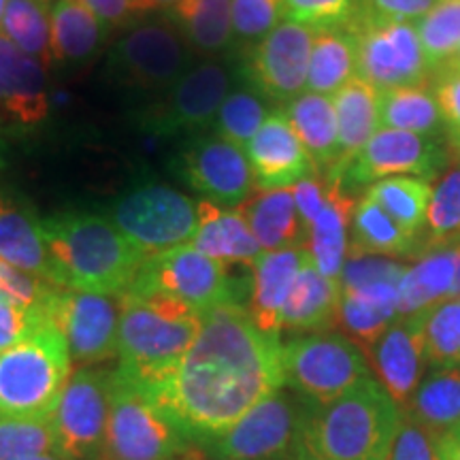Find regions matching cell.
Masks as SVG:
<instances>
[{
  "instance_id": "cell-1",
  "label": "cell",
  "mask_w": 460,
  "mask_h": 460,
  "mask_svg": "<svg viewBox=\"0 0 460 460\" xmlns=\"http://www.w3.org/2000/svg\"><path fill=\"white\" fill-rule=\"evenodd\" d=\"M281 345L279 335L258 329L245 305H217L203 314L197 341L177 369L143 390L199 446L284 386Z\"/></svg>"
},
{
  "instance_id": "cell-2",
  "label": "cell",
  "mask_w": 460,
  "mask_h": 460,
  "mask_svg": "<svg viewBox=\"0 0 460 460\" xmlns=\"http://www.w3.org/2000/svg\"><path fill=\"white\" fill-rule=\"evenodd\" d=\"M41 226L56 288L119 298L130 290L146 262L109 217L62 211L45 217Z\"/></svg>"
},
{
  "instance_id": "cell-3",
  "label": "cell",
  "mask_w": 460,
  "mask_h": 460,
  "mask_svg": "<svg viewBox=\"0 0 460 460\" xmlns=\"http://www.w3.org/2000/svg\"><path fill=\"white\" fill-rule=\"evenodd\" d=\"M405 411L376 377L314 405L298 447L320 460H388Z\"/></svg>"
},
{
  "instance_id": "cell-4",
  "label": "cell",
  "mask_w": 460,
  "mask_h": 460,
  "mask_svg": "<svg viewBox=\"0 0 460 460\" xmlns=\"http://www.w3.org/2000/svg\"><path fill=\"white\" fill-rule=\"evenodd\" d=\"M200 326L203 315L188 305L154 292H126L119 296L118 369L141 388H154L177 369Z\"/></svg>"
},
{
  "instance_id": "cell-5",
  "label": "cell",
  "mask_w": 460,
  "mask_h": 460,
  "mask_svg": "<svg viewBox=\"0 0 460 460\" xmlns=\"http://www.w3.org/2000/svg\"><path fill=\"white\" fill-rule=\"evenodd\" d=\"M71 377V354L49 318L0 352V416L49 418Z\"/></svg>"
},
{
  "instance_id": "cell-6",
  "label": "cell",
  "mask_w": 460,
  "mask_h": 460,
  "mask_svg": "<svg viewBox=\"0 0 460 460\" xmlns=\"http://www.w3.org/2000/svg\"><path fill=\"white\" fill-rule=\"evenodd\" d=\"M105 460H207L139 384L111 371Z\"/></svg>"
},
{
  "instance_id": "cell-7",
  "label": "cell",
  "mask_w": 460,
  "mask_h": 460,
  "mask_svg": "<svg viewBox=\"0 0 460 460\" xmlns=\"http://www.w3.org/2000/svg\"><path fill=\"white\" fill-rule=\"evenodd\" d=\"M309 410L312 402L281 386L199 447L207 460H290L298 450Z\"/></svg>"
},
{
  "instance_id": "cell-8",
  "label": "cell",
  "mask_w": 460,
  "mask_h": 460,
  "mask_svg": "<svg viewBox=\"0 0 460 460\" xmlns=\"http://www.w3.org/2000/svg\"><path fill=\"white\" fill-rule=\"evenodd\" d=\"M281 360L288 386L314 405H326L373 377L365 352L343 332L292 337L281 345Z\"/></svg>"
},
{
  "instance_id": "cell-9",
  "label": "cell",
  "mask_w": 460,
  "mask_h": 460,
  "mask_svg": "<svg viewBox=\"0 0 460 460\" xmlns=\"http://www.w3.org/2000/svg\"><path fill=\"white\" fill-rule=\"evenodd\" d=\"M109 220L147 261L190 243L199 216L197 203L186 194L163 183H143L115 200Z\"/></svg>"
},
{
  "instance_id": "cell-10",
  "label": "cell",
  "mask_w": 460,
  "mask_h": 460,
  "mask_svg": "<svg viewBox=\"0 0 460 460\" xmlns=\"http://www.w3.org/2000/svg\"><path fill=\"white\" fill-rule=\"evenodd\" d=\"M348 31L356 43V77L376 90L424 85L430 79L411 22L388 20L362 9Z\"/></svg>"
},
{
  "instance_id": "cell-11",
  "label": "cell",
  "mask_w": 460,
  "mask_h": 460,
  "mask_svg": "<svg viewBox=\"0 0 460 460\" xmlns=\"http://www.w3.org/2000/svg\"><path fill=\"white\" fill-rule=\"evenodd\" d=\"M192 58L180 31L160 17L124 32L109 51L107 68L119 85L163 94L192 68Z\"/></svg>"
},
{
  "instance_id": "cell-12",
  "label": "cell",
  "mask_w": 460,
  "mask_h": 460,
  "mask_svg": "<svg viewBox=\"0 0 460 460\" xmlns=\"http://www.w3.org/2000/svg\"><path fill=\"white\" fill-rule=\"evenodd\" d=\"M111 371L77 369L49 416L54 454L62 460H105Z\"/></svg>"
},
{
  "instance_id": "cell-13",
  "label": "cell",
  "mask_w": 460,
  "mask_h": 460,
  "mask_svg": "<svg viewBox=\"0 0 460 460\" xmlns=\"http://www.w3.org/2000/svg\"><path fill=\"white\" fill-rule=\"evenodd\" d=\"M228 269L186 243L147 258L128 292L164 295L203 315L217 305L239 303Z\"/></svg>"
},
{
  "instance_id": "cell-14",
  "label": "cell",
  "mask_w": 460,
  "mask_h": 460,
  "mask_svg": "<svg viewBox=\"0 0 460 460\" xmlns=\"http://www.w3.org/2000/svg\"><path fill=\"white\" fill-rule=\"evenodd\" d=\"M230 85L233 77L220 60L194 65L141 113V128L160 137L211 128Z\"/></svg>"
},
{
  "instance_id": "cell-15",
  "label": "cell",
  "mask_w": 460,
  "mask_h": 460,
  "mask_svg": "<svg viewBox=\"0 0 460 460\" xmlns=\"http://www.w3.org/2000/svg\"><path fill=\"white\" fill-rule=\"evenodd\" d=\"M447 160L450 152L439 139L379 128L337 180L348 194L386 177H420L430 181L444 172Z\"/></svg>"
},
{
  "instance_id": "cell-16",
  "label": "cell",
  "mask_w": 460,
  "mask_h": 460,
  "mask_svg": "<svg viewBox=\"0 0 460 460\" xmlns=\"http://www.w3.org/2000/svg\"><path fill=\"white\" fill-rule=\"evenodd\" d=\"M315 31L284 20L250 49H243V75L250 88L264 101L286 102L307 88L309 58Z\"/></svg>"
},
{
  "instance_id": "cell-17",
  "label": "cell",
  "mask_w": 460,
  "mask_h": 460,
  "mask_svg": "<svg viewBox=\"0 0 460 460\" xmlns=\"http://www.w3.org/2000/svg\"><path fill=\"white\" fill-rule=\"evenodd\" d=\"M45 314L65 337L71 360L96 365L118 356L119 301L115 296L56 288Z\"/></svg>"
},
{
  "instance_id": "cell-18",
  "label": "cell",
  "mask_w": 460,
  "mask_h": 460,
  "mask_svg": "<svg viewBox=\"0 0 460 460\" xmlns=\"http://www.w3.org/2000/svg\"><path fill=\"white\" fill-rule=\"evenodd\" d=\"M175 166L190 188L216 205L234 209L254 194L256 183L245 152L217 135L190 143Z\"/></svg>"
},
{
  "instance_id": "cell-19",
  "label": "cell",
  "mask_w": 460,
  "mask_h": 460,
  "mask_svg": "<svg viewBox=\"0 0 460 460\" xmlns=\"http://www.w3.org/2000/svg\"><path fill=\"white\" fill-rule=\"evenodd\" d=\"M365 356L384 390L407 410L429 367L420 314L396 318Z\"/></svg>"
},
{
  "instance_id": "cell-20",
  "label": "cell",
  "mask_w": 460,
  "mask_h": 460,
  "mask_svg": "<svg viewBox=\"0 0 460 460\" xmlns=\"http://www.w3.org/2000/svg\"><path fill=\"white\" fill-rule=\"evenodd\" d=\"M243 152L256 188L262 192L292 188L318 172L281 111L269 113Z\"/></svg>"
},
{
  "instance_id": "cell-21",
  "label": "cell",
  "mask_w": 460,
  "mask_h": 460,
  "mask_svg": "<svg viewBox=\"0 0 460 460\" xmlns=\"http://www.w3.org/2000/svg\"><path fill=\"white\" fill-rule=\"evenodd\" d=\"M49 113L45 66L0 32V124L34 126Z\"/></svg>"
},
{
  "instance_id": "cell-22",
  "label": "cell",
  "mask_w": 460,
  "mask_h": 460,
  "mask_svg": "<svg viewBox=\"0 0 460 460\" xmlns=\"http://www.w3.org/2000/svg\"><path fill=\"white\" fill-rule=\"evenodd\" d=\"M305 258H307L305 245L286 247V250L264 252L250 267L252 288L247 312L261 331L271 335L281 332V312Z\"/></svg>"
},
{
  "instance_id": "cell-23",
  "label": "cell",
  "mask_w": 460,
  "mask_h": 460,
  "mask_svg": "<svg viewBox=\"0 0 460 460\" xmlns=\"http://www.w3.org/2000/svg\"><path fill=\"white\" fill-rule=\"evenodd\" d=\"M329 197L315 220L305 230V250L315 269L332 281L341 278L345 258L349 252V222L356 209V200L341 188V181L331 177Z\"/></svg>"
},
{
  "instance_id": "cell-24",
  "label": "cell",
  "mask_w": 460,
  "mask_h": 460,
  "mask_svg": "<svg viewBox=\"0 0 460 460\" xmlns=\"http://www.w3.org/2000/svg\"><path fill=\"white\" fill-rule=\"evenodd\" d=\"M197 230L190 245L220 264L252 267L264 250L237 209H222L211 200L197 203Z\"/></svg>"
},
{
  "instance_id": "cell-25",
  "label": "cell",
  "mask_w": 460,
  "mask_h": 460,
  "mask_svg": "<svg viewBox=\"0 0 460 460\" xmlns=\"http://www.w3.org/2000/svg\"><path fill=\"white\" fill-rule=\"evenodd\" d=\"M0 261L54 286V267L41 220L0 192Z\"/></svg>"
},
{
  "instance_id": "cell-26",
  "label": "cell",
  "mask_w": 460,
  "mask_h": 460,
  "mask_svg": "<svg viewBox=\"0 0 460 460\" xmlns=\"http://www.w3.org/2000/svg\"><path fill=\"white\" fill-rule=\"evenodd\" d=\"M309 154L318 175L335 177L339 164L337 115L331 96L303 92L279 109Z\"/></svg>"
},
{
  "instance_id": "cell-27",
  "label": "cell",
  "mask_w": 460,
  "mask_h": 460,
  "mask_svg": "<svg viewBox=\"0 0 460 460\" xmlns=\"http://www.w3.org/2000/svg\"><path fill=\"white\" fill-rule=\"evenodd\" d=\"M339 295L337 281L324 278L307 254L281 312V331L296 335L331 331L337 324Z\"/></svg>"
},
{
  "instance_id": "cell-28",
  "label": "cell",
  "mask_w": 460,
  "mask_h": 460,
  "mask_svg": "<svg viewBox=\"0 0 460 460\" xmlns=\"http://www.w3.org/2000/svg\"><path fill=\"white\" fill-rule=\"evenodd\" d=\"M264 252L305 245V226L290 188L252 194L234 207Z\"/></svg>"
},
{
  "instance_id": "cell-29",
  "label": "cell",
  "mask_w": 460,
  "mask_h": 460,
  "mask_svg": "<svg viewBox=\"0 0 460 460\" xmlns=\"http://www.w3.org/2000/svg\"><path fill=\"white\" fill-rule=\"evenodd\" d=\"M339 132V164L337 175L367 146V141L379 130V90L360 77H354L341 90L332 94Z\"/></svg>"
},
{
  "instance_id": "cell-30",
  "label": "cell",
  "mask_w": 460,
  "mask_h": 460,
  "mask_svg": "<svg viewBox=\"0 0 460 460\" xmlns=\"http://www.w3.org/2000/svg\"><path fill=\"white\" fill-rule=\"evenodd\" d=\"M194 56H217L233 48L230 0H180L166 11Z\"/></svg>"
},
{
  "instance_id": "cell-31",
  "label": "cell",
  "mask_w": 460,
  "mask_h": 460,
  "mask_svg": "<svg viewBox=\"0 0 460 460\" xmlns=\"http://www.w3.org/2000/svg\"><path fill=\"white\" fill-rule=\"evenodd\" d=\"M405 411L407 418L435 437L460 429V367H437L429 371Z\"/></svg>"
},
{
  "instance_id": "cell-32",
  "label": "cell",
  "mask_w": 460,
  "mask_h": 460,
  "mask_svg": "<svg viewBox=\"0 0 460 460\" xmlns=\"http://www.w3.org/2000/svg\"><path fill=\"white\" fill-rule=\"evenodd\" d=\"M109 28L75 0L51 4V58L54 62L90 60L109 37Z\"/></svg>"
},
{
  "instance_id": "cell-33",
  "label": "cell",
  "mask_w": 460,
  "mask_h": 460,
  "mask_svg": "<svg viewBox=\"0 0 460 460\" xmlns=\"http://www.w3.org/2000/svg\"><path fill=\"white\" fill-rule=\"evenodd\" d=\"M454 281L452 245L430 247L413 267L402 275L399 284V318L422 314L424 309L450 298Z\"/></svg>"
},
{
  "instance_id": "cell-34",
  "label": "cell",
  "mask_w": 460,
  "mask_h": 460,
  "mask_svg": "<svg viewBox=\"0 0 460 460\" xmlns=\"http://www.w3.org/2000/svg\"><path fill=\"white\" fill-rule=\"evenodd\" d=\"M349 252L386 258H418L424 254V243L396 226L393 217L384 214L371 199L362 197L349 222Z\"/></svg>"
},
{
  "instance_id": "cell-35",
  "label": "cell",
  "mask_w": 460,
  "mask_h": 460,
  "mask_svg": "<svg viewBox=\"0 0 460 460\" xmlns=\"http://www.w3.org/2000/svg\"><path fill=\"white\" fill-rule=\"evenodd\" d=\"M379 128L413 132L433 139L446 135L430 85H402L379 92Z\"/></svg>"
},
{
  "instance_id": "cell-36",
  "label": "cell",
  "mask_w": 460,
  "mask_h": 460,
  "mask_svg": "<svg viewBox=\"0 0 460 460\" xmlns=\"http://www.w3.org/2000/svg\"><path fill=\"white\" fill-rule=\"evenodd\" d=\"M430 194H433V186L427 180L386 177V180H379L369 186L365 197L371 199L384 214L393 217L402 233L420 239V234L424 233V224H427Z\"/></svg>"
},
{
  "instance_id": "cell-37",
  "label": "cell",
  "mask_w": 460,
  "mask_h": 460,
  "mask_svg": "<svg viewBox=\"0 0 460 460\" xmlns=\"http://www.w3.org/2000/svg\"><path fill=\"white\" fill-rule=\"evenodd\" d=\"M356 77V43L349 31L315 32L307 90L331 96Z\"/></svg>"
},
{
  "instance_id": "cell-38",
  "label": "cell",
  "mask_w": 460,
  "mask_h": 460,
  "mask_svg": "<svg viewBox=\"0 0 460 460\" xmlns=\"http://www.w3.org/2000/svg\"><path fill=\"white\" fill-rule=\"evenodd\" d=\"M51 4L54 0H7L0 32L26 56L49 66L51 58Z\"/></svg>"
},
{
  "instance_id": "cell-39",
  "label": "cell",
  "mask_w": 460,
  "mask_h": 460,
  "mask_svg": "<svg viewBox=\"0 0 460 460\" xmlns=\"http://www.w3.org/2000/svg\"><path fill=\"white\" fill-rule=\"evenodd\" d=\"M413 26L429 71L433 73L460 51V0H439Z\"/></svg>"
},
{
  "instance_id": "cell-40",
  "label": "cell",
  "mask_w": 460,
  "mask_h": 460,
  "mask_svg": "<svg viewBox=\"0 0 460 460\" xmlns=\"http://www.w3.org/2000/svg\"><path fill=\"white\" fill-rule=\"evenodd\" d=\"M420 318L429 367H460V298L437 303Z\"/></svg>"
},
{
  "instance_id": "cell-41",
  "label": "cell",
  "mask_w": 460,
  "mask_h": 460,
  "mask_svg": "<svg viewBox=\"0 0 460 460\" xmlns=\"http://www.w3.org/2000/svg\"><path fill=\"white\" fill-rule=\"evenodd\" d=\"M269 113L271 111L267 109V102L252 88L230 90L222 107L217 109L211 128H214V135L233 143L234 147L245 149L264 119L269 118Z\"/></svg>"
},
{
  "instance_id": "cell-42",
  "label": "cell",
  "mask_w": 460,
  "mask_h": 460,
  "mask_svg": "<svg viewBox=\"0 0 460 460\" xmlns=\"http://www.w3.org/2000/svg\"><path fill=\"white\" fill-rule=\"evenodd\" d=\"M424 230V252L460 241V166L446 171L433 188Z\"/></svg>"
},
{
  "instance_id": "cell-43",
  "label": "cell",
  "mask_w": 460,
  "mask_h": 460,
  "mask_svg": "<svg viewBox=\"0 0 460 460\" xmlns=\"http://www.w3.org/2000/svg\"><path fill=\"white\" fill-rule=\"evenodd\" d=\"M396 318H399L396 309L382 307L349 292L339 295L337 324L341 326L343 335L352 339L362 352H367Z\"/></svg>"
},
{
  "instance_id": "cell-44",
  "label": "cell",
  "mask_w": 460,
  "mask_h": 460,
  "mask_svg": "<svg viewBox=\"0 0 460 460\" xmlns=\"http://www.w3.org/2000/svg\"><path fill=\"white\" fill-rule=\"evenodd\" d=\"M54 452L49 418L0 416V460H26Z\"/></svg>"
},
{
  "instance_id": "cell-45",
  "label": "cell",
  "mask_w": 460,
  "mask_h": 460,
  "mask_svg": "<svg viewBox=\"0 0 460 460\" xmlns=\"http://www.w3.org/2000/svg\"><path fill=\"white\" fill-rule=\"evenodd\" d=\"M360 11V0H284V20L315 32L348 31Z\"/></svg>"
},
{
  "instance_id": "cell-46",
  "label": "cell",
  "mask_w": 460,
  "mask_h": 460,
  "mask_svg": "<svg viewBox=\"0 0 460 460\" xmlns=\"http://www.w3.org/2000/svg\"><path fill=\"white\" fill-rule=\"evenodd\" d=\"M233 45L250 49L284 22V0H230Z\"/></svg>"
},
{
  "instance_id": "cell-47",
  "label": "cell",
  "mask_w": 460,
  "mask_h": 460,
  "mask_svg": "<svg viewBox=\"0 0 460 460\" xmlns=\"http://www.w3.org/2000/svg\"><path fill=\"white\" fill-rule=\"evenodd\" d=\"M407 267L396 258L360 254V252H348L341 278H339V290H360L379 284H401Z\"/></svg>"
},
{
  "instance_id": "cell-48",
  "label": "cell",
  "mask_w": 460,
  "mask_h": 460,
  "mask_svg": "<svg viewBox=\"0 0 460 460\" xmlns=\"http://www.w3.org/2000/svg\"><path fill=\"white\" fill-rule=\"evenodd\" d=\"M430 90L444 119L447 147L460 143V68L452 65L439 66L430 73Z\"/></svg>"
},
{
  "instance_id": "cell-49",
  "label": "cell",
  "mask_w": 460,
  "mask_h": 460,
  "mask_svg": "<svg viewBox=\"0 0 460 460\" xmlns=\"http://www.w3.org/2000/svg\"><path fill=\"white\" fill-rule=\"evenodd\" d=\"M388 460H444L441 458L437 437L413 422L411 418H402L399 433L394 437L393 450Z\"/></svg>"
},
{
  "instance_id": "cell-50",
  "label": "cell",
  "mask_w": 460,
  "mask_h": 460,
  "mask_svg": "<svg viewBox=\"0 0 460 460\" xmlns=\"http://www.w3.org/2000/svg\"><path fill=\"white\" fill-rule=\"evenodd\" d=\"M48 320L45 307H20L15 303H0V352L13 348L22 339Z\"/></svg>"
},
{
  "instance_id": "cell-51",
  "label": "cell",
  "mask_w": 460,
  "mask_h": 460,
  "mask_svg": "<svg viewBox=\"0 0 460 460\" xmlns=\"http://www.w3.org/2000/svg\"><path fill=\"white\" fill-rule=\"evenodd\" d=\"M332 180L324 175H315L307 177V180L298 181L296 186H292V194H295V203L298 209V216H301L303 226L307 230L309 224L315 220V216L320 214V209L324 207V200L329 197Z\"/></svg>"
},
{
  "instance_id": "cell-52",
  "label": "cell",
  "mask_w": 460,
  "mask_h": 460,
  "mask_svg": "<svg viewBox=\"0 0 460 460\" xmlns=\"http://www.w3.org/2000/svg\"><path fill=\"white\" fill-rule=\"evenodd\" d=\"M437 3L439 0H360L362 9L371 13L396 22H411V24L427 15Z\"/></svg>"
},
{
  "instance_id": "cell-53",
  "label": "cell",
  "mask_w": 460,
  "mask_h": 460,
  "mask_svg": "<svg viewBox=\"0 0 460 460\" xmlns=\"http://www.w3.org/2000/svg\"><path fill=\"white\" fill-rule=\"evenodd\" d=\"M75 3H79L82 7L88 9L92 15L99 17L109 31L124 28L128 26L132 20H137L132 0H75Z\"/></svg>"
},
{
  "instance_id": "cell-54",
  "label": "cell",
  "mask_w": 460,
  "mask_h": 460,
  "mask_svg": "<svg viewBox=\"0 0 460 460\" xmlns=\"http://www.w3.org/2000/svg\"><path fill=\"white\" fill-rule=\"evenodd\" d=\"M437 441H439L441 458H444V460H460V429L452 430V433L437 437Z\"/></svg>"
},
{
  "instance_id": "cell-55",
  "label": "cell",
  "mask_w": 460,
  "mask_h": 460,
  "mask_svg": "<svg viewBox=\"0 0 460 460\" xmlns=\"http://www.w3.org/2000/svg\"><path fill=\"white\" fill-rule=\"evenodd\" d=\"M177 3H180V0H132L137 17L146 15L149 11H169L172 4Z\"/></svg>"
},
{
  "instance_id": "cell-56",
  "label": "cell",
  "mask_w": 460,
  "mask_h": 460,
  "mask_svg": "<svg viewBox=\"0 0 460 460\" xmlns=\"http://www.w3.org/2000/svg\"><path fill=\"white\" fill-rule=\"evenodd\" d=\"M452 256H454V281L450 298H460V241L452 243Z\"/></svg>"
},
{
  "instance_id": "cell-57",
  "label": "cell",
  "mask_w": 460,
  "mask_h": 460,
  "mask_svg": "<svg viewBox=\"0 0 460 460\" xmlns=\"http://www.w3.org/2000/svg\"><path fill=\"white\" fill-rule=\"evenodd\" d=\"M295 460H320V458H315L314 454L305 452V450H301V447H298L296 454H295Z\"/></svg>"
},
{
  "instance_id": "cell-58",
  "label": "cell",
  "mask_w": 460,
  "mask_h": 460,
  "mask_svg": "<svg viewBox=\"0 0 460 460\" xmlns=\"http://www.w3.org/2000/svg\"><path fill=\"white\" fill-rule=\"evenodd\" d=\"M447 152H450V160H454V163H460V143L456 147H447Z\"/></svg>"
},
{
  "instance_id": "cell-59",
  "label": "cell",
  "mask_w": 460,
  "mask_h": 460,
  "mask_svg": "<svg viewBox=\"0 0 460 460\" xmlns=\"http://www.w3.org/2000/svg\"><path fill=\"white\" fill-rule=\"evenodd\" d=\"M26 460H62V458H58L56 454H43V456H34V458H26Z\"/></svg>"
},
{
  "instance_id": "cell-60",
  "label": "cell",
  "mask_w": 460,
  "mask_h": 460,
  "mask_svg": "<svg viewBox=\"0 0 460 460\" xmlns=\"http://www.w3.org/2000/svg\"><path fill=\"white\" fill-rule=\"evenodd\" d=\"M446 65H452V66H456V68H460V51H458V54H456V56H454V58H452V60H450V62H446Z\"/></svg>"
},
{
  "instance_id": "cell-61",
  "label": "cell",
  "mask_w": 460,
  "mask_h": 460,
  "mask_svg": "<svg viewBox=\"0 0 460 460\" xmlns=\"http://www.w3.org/2000/svg\"><path fill=\"white\" fill-rule=\"evenodd\" d=\"M4 7H7V0H0V22H3V13H4Z\"/></svg>"
},
{
  "instance_id": "cell-62",
  "label": "cell",
  "mask_w": 460,
  "mask_h": 460,
  "mask_svg": "<svg viewBox=\"0 0 460 460\" xmlns=\"http://www.w3.org/2000/svg\"><path fill=\"white\" fill-rule=\"evenodd\" d=\"M290 460H295V458H290Z\"/></svg>"
}]
</instances>
